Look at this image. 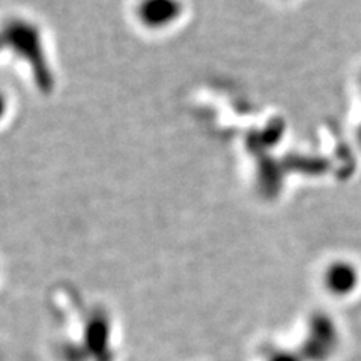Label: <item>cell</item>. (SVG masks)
Instances as JSON below:
<instances>
[{
  "label": "cell",
  "instance_id": "cell-4",
  "mask_svg": "<svg viewBox=\"0 0 361 361\" xmlns=\"http://www.w3.org/2000/svg\"><path fill=\"white\" fill-rule=\"evenodd\" d=\"M0 110H2V99H0Z\"/></svg>",
  "mask_w": 361,
  "mask_h": 361
},
{
  "label": "cell",
  "instance_id": "cell-2",
  "mask_svg": "<svg viewBox=\"0 0 361 361\" xmlns=\"http://www.w3.org/2000/svg\"><path fill=\"white\" fill-rule=\"evenodd\" d=\"M358 283L357 269L353 264L336 262L325 273V285L336 295H348Z\"/></svg>",
  "mask_w": 361,
  "mask_h": 361
},
{
  "label": "cell",
  "instance_id": "cell-1",
  "mask_svg": "<svg viewBox=\"0 0 361 361\" xmlns=\"http://www.w3.org/2000/svg\"><path fill=\"white\" fill-rule=\"evenodd\" d=\"M337 325L329 316H313L302 345L304 361H326L338 348Z\"/></svg>",
  "mask_w": 361,
  "mask_h": 361
},
{
  "label": "cell",
  "instance_id": "cell-3",
  "mask_svg": "<svg viewBox=\"0 0 361 361\" xmlns=\"http://www.w3.org/2000/svg\"><path fill=\"white\" fill-rule=\"evenodd\" d=\"M269 361H304V360L289 353H277L273 358H269Z\"/></svg>",
  "mask_w": 361,
  "mask_h": 361
}]
</instances>
